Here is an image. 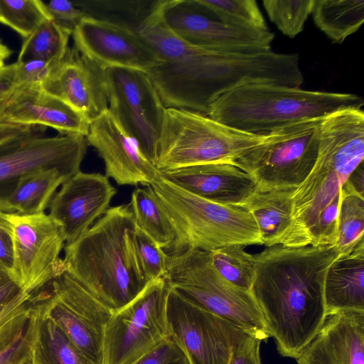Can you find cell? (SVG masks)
Returning a JSON list of instances; mask_svg holds the SVG:
<instances>
[{
	"label": "cell",
	"mask_w": 364,
	"mask_h": 364,
	"mask_svg": "<svg viewBox=\"0 0 364 364\" xmlns=\"http://www.w3.org/2000/svg\"><path fill=\"white\" fill-rule=\"evenodd\" d=\"M314 0H264L263 6L269 20L286 36L300 33L309 15Z\"/></svg>",
	"instance_id": "cell-36"
},
{
	"label": "cell",
	"mask_w": 364,
	"mask_h": 364,
	"mask_svg": "<svg viewBox=\"0 0 364 364\" xmlns=\"http://www.w3.org/2000/svg\"><path fill=\"white\" fill-rule=\"evenodd\" d=\"M166 321L168 336L189 364H228L233 350L247 335L228 321L188 301L171 287Z\"/></svg>",
	"instance_id": "cell-13"
},
{
	"label": "cell",
	"mask_w": 364,
	"mask_h": 364,
	"mask_svg": "<svg viewBox=\"0 0 364 364\" xmlns=\"http://www.w3.org/2000/svg\"><path fill=\"white\" fill-rule=\"evenodd\" d=\"M129 204L109 208L77 240L64 246L65 270L112 313L148 284L133 245Z\"/></svg>",
	"instance_id": "cell-4"
},
{
	"label": "cell",
	"mask_w": 364,
	"mask_h": 364,
	"mask_svg": "<svg viewBox=\"0 0 364 364\" xmlns=\"http://www.w3.org/2000/svg\"><path fill=\"white\" fill-rule=\"evenodd\" d=\"M13 265V245L7 229L0 222V267L9 274Z\"/></svg>",
	"instance_id": "cell-45"
},
{
	"label": "cell",
	"mask_w": 364,
	"mask_h": 364,
	"mask_svg": "<svg viewBox=\"0 0 364 364\" xmlns=\"http://www.w3.org/2000/svg\"><path fill=\"white\" fill-rule=\"evenodd\" d=\"M348 190L364 198V165L361 162L343 184Z\"/></svg>",
	"instance_id": "cell-47"
},
{
	"label": "cell",
	"mask_w": 364,
	"mask_h": 364,
	"mask_svg": "<svg viewBox=\"0 0 364 364\" xmlns=\"http://www.w3.org/2000/svg\"><path fill=\"white\" fill-rule=\"evenodd\" d=\"M132 239L135 254L146 281L150 282L164 277L167 271L169 255L138 227L133 232Z\"/></svg>",
	"instance_id": "cell-37"
},
{
	"label": "cell",
	"mask_w": 364,
	"mask_h": 364,
	"mask_svg": "<svg viewBox=\"0 0 364 364\" xmlns=\"http://www.w3.org/2000/svg\"><path fill=\"white\" fill-rule=\"evenodd\" d=\"M358 95L313 91L270 84H248L220 96L208 116L237 130L265 134L284 126L321 119L346 108H362Z\"/></svg>",
	"instance_id": "cell-5"
},
{
	"label": "cell",
	"mask_w": 364,
	"mask_h": 364,
	"mask_svg": "<svg viewBox=\"0 0 364 364\" xmlns=\"http://www.w3.org/2000/svg\"><path fill=\"white\" fill-rule=\"evenodd\" d=\"M105 165V176L118 185L148 186L160 176L137 141L108 109L90 125L86 136Z\"/></svg>",
	"instance_id": "cell-19"
},
{
	"label": "cell",
	"mask_w": 364,
	"mask_h": 364,
	"mask_svg": "<svg viewBox=\"0 0 364 364\" xmlns=\"http://www.w3.org/2000/svg\"><path fill=\"white\" fill-rule=\"evenodd\" d=\"M21 291L9 272L0 267V306L11 301Z\"/></svg>",
	"instance_id": "cell-46"
},
{
	"label": "cell",
	"mask_w": 364,
	"mask_h": 364,
	"mask_svg": "<svg viewBox=\"0 0 364 364\" xmlns=\"http://www.w3.org/2000/svg\"><path fill=\"white\" fill-rule=\"evenodd\" d=\"M29 356L30 348L26 330L22 336L0 353V364H21Z\"/></svg>",
	"instance_id": "cell-43"
},
{
	"label": "cell",
	"mask_w": 364,
	"mask_h": 364,
	"mask_svg": "<svg viewBox=\"0 0 364 364\" xmlns=\"http://www.w3.org/2000/svg\"><path fill=\"white\" fill-rule=\"evenodd\" d=\"M13 245L10 277L23 291L35 294L65 270L60 257L65 240L60 225L49 214L0 212Z\"/></svg>",
	"instance_id": "cell-12"
},
{
	"label": "cell",
	"mask_w": 364,
	"mask_h": 364,
	"mask_svg": "<svg viewBox=\"0 0 364 364\" xmlns=\"http://www.w3.org/2000/svg\"><path fill=\"white\" fill-rule=\"evenodd\" d=\"M341 255L336 245H275L253 255L251 291L281 355L296 359L320 330L325 277Z\"/></svg>",
	"instance_id": "cell-2"
},
{
	"label": "cell",
	"mask_w": 364,
	"mask_h": 364,
	"mask_svg": "<svg viewBox=\"0 0 364 364\" xmlns=\"http://www.w3.org/2000/svg\"><path fill=\"white\" fill-rule=\"evenodd\" d=\"M21 364H33L32 363V360L29 356V358H28L23 363H22Z\"/></svg>",
	"instance_id": "cell-49"
},
{
	"label": "cell",
	"mask_w": 364,
	"mask_h": 364,
	"mask_svg": "<svg viewBox=\"0 0 364 364\" xmlns=\"http://www.w3.org/2000/svg\"><path fill=\"white\" fill-rule=\"evenodd\" d=\"M364 112L346 108L321 120L316 162L292 196V225L282 245H335L340 193L363 161Z\"/></svg>",
	"instance_id": "cell-3"
},
{
	"label": "cell",
	"mask_w": 364,
	"mask_h": 364,
	"mask_svg": "<svg viewBox=\"0 0 364 364\" xmlns=\"http://www.w3.org/2000/svg\"><path fill=\"white\" fill-rule=\"evenodd\" d=\"M2 122L52 127L62 135L88 134L90 122L67 103L41 87L19 85L3 112Z\"/></svg>",
	"instance_id": "cell-23"
},
{
	"label": "cell",
	"mask_w": 364,
	"mask_h": 364,
	"mask_svg": "<svg viewBox=\"0 0 364 364\" xmlns=\"http://www.w3.org/2000/svg\"><path fill=\"white\" fill-rule=\"evenodd\" d=\"M322 119L299 121L269 132L233 165L249 174L259 188H296L316 162Z\"/></svg>",
	"instance_id": "cell-9"
},
{
	"label": "cell",
	"mask_w": 364,
	"mask_h": 364,
	"mask_svg": "<svg viewBox=\"0 0 364 364\" xmlns=\"http://www.w3.org/2000/svg\"><path fill=\"white\" fill-rule=\"evenodd\" d=\"M261 342L256 337L247 335L233 350L228 364H262Z\"/></svg>",
	"instance_id": "cell-41"
},
{
	"label": "cell",
	"mask_w": 364,
	"mask_h": 364,
	"mask_svg": "<svg viewBox=\"0 0 364 364\" xmlns=\"http://www.w3.org/2000/svg\"><path fill=\"white\" fill-rule=\"evenodd\" d=\"M157 1L80 0L73 2L87 16L112 23L136 33L138 27L154 11Z\"/></svg>",
	"instance_id": "cell-30"
},
{
	"label": "cell",
	"mask_w": 364,
	"mask_h": 364,
	"mask_svg": "<svg viewBox=\"0 0 364 364\" xmlns=\"http://www.w3.org/2000/svg\"><path fill=\"white\" fill-rule=\"evenodd\" d=\"M47 127L0 122V144L30 134L44 135Z\"/></svg>",
	"instance_id": "cell-44"
},
{
	"label": "cell",
	"mask_w": 364,
	"mask_h": 364,
	"mask_svg": "<svg viewBox=\"0 0 364 364\" xmlns=\"http://www.w3.org/2000/svg\"><path fill=\"white\" fill-rule=\"evenodd\" d=\"M215 270L231 284L251 291L255 278L253 255L243 246L230 245L208 252Z\"/></svg>",
	"instance_id": "cell-33"
},
{
	"label": "cell",
	"mask_w": 364,
	"mask_h": 364,
	"mask_svg": "<svg viewBox=\"0 0 364 364\" xmlns=\"http://www.w3.org/2000/svg\"><path fill=\"white\" fill-rule=\"evenodd\" d=\"M211 16L224 23L247 28L268 31L255 0H196Z\"/></svg>",
	"instance_id": "cell-34"
},
{
	"label": "cell",
	"mask_w": 364,
	"mask_h": 364,
	"mask_svg": "<svg viewBox=\"0 0 364 364\" xmlns=\"http://www.w3.org/2000/svg\"><path fill=\"white\" fill-rule=\"evenodd\" d=\"M266 136L230 127L198 112L166 108L155 166L165 171L210 163L233 165Z\"/></svg>",
	"instance_id": "cell-7"
},
{
	"label": "cell",
	"mask_w": 364,
	"mask_h": 364,
	"mask_svg": "<svg viewBox=\"0 0 364 364\" xmlns=\"http://www.w3.org/2000/svg\"><path fill=\"white\" fill-rule=\"evenodd\" d=\"M132 364H189L176 343L168 336Z\"/></svg>",
	"instance_id": "cell-40"
},
{
	"label": "cell",
	"mask_w": 364,
	"mask_h": 364,
	"mask_svg": "<svg viewBox=\"0 0 364 364\" xmlns=\"http://www.w3.org/2000/svg\"><path fill=\"white\" fill-rule=\"evenodd\" d=\"M295 188L261 189L257 187L244 203L259 227L263 245H282L292 225V196Z\"/></svg>",
	"instance_id": "cell-26"
},
{
	"label": "cell",
	"mask_w": 364,
	"mask_h": 364,
	"mask_svg": "<svg viewBox=\"0 0 364 364\" xmlns=\"http://www.w3.org/2000/svg\"><path fill=\"white\" fill-rule=\"evenodd\" d=\"M323 293L326 315L343 311H364V239L329 267Z\"/></svg>",
	"instance_id": "cell-24"
},
{
	"label": "cell",
	"mask_w": 364,
	"mask_h": 364,
	"mask_svg": "<svg viewBox=\"0 0 364 364\" xmlns=\"http://www.w3.org/2000/svg\"><path fill=\"white\" fill-rule=\"evenodd\" d=\"M26 336L33 364H95L85 357L63 331L34 303Z\"/></svg>",
	"instance_id": "cell-25"
},
{
	"label": "cell",
	"mask_w": 364,
	"mask_h": 364,
	"mask_svg": "<svg viewBox=\"0 0 364 364\" xmlns=\"http://www.w3.org/2000/svg\"><path fill=\"white\" fill-rule=\"evenodd\" d=\"M315 25L335 43H342L364 21L363 0H314Z\"/></svg>",
	"instance_id": "cell-28"
},
{
	"label": "cell",
	"mask_w": 364,
	"mask_h": 364,
	"mask_svg": "<svg viewBox=\"0 0 364 364\" xmlns=\"http://www.w3.org/2000/svg\"><path fill=\"white\" fill-rule=\"evenodd\" d=\"M82 114L91 124L109 109L105 69L74 46L41 87Z\"/></svg>",
	"instance_id": "cell-20"
},
{
	"label": "cell",
	"mask_w": 364,
	"mask_h": 364,
	"mask_svg": "<svg viewBox=\"0 0 364 364\" xmlns=\"http://www.w3.org/2000/svg\"><path fill=\"white\" fill-rule=\"evenodd\" d=\"M59 63L38 59L16 62L18 86L41 87Z\"/></svg>",
	"instance_id": "cell-38"
},
{
	"label": "cell",
	"mask_w": 364,
	"mask_h": 364,
	"mask_svg": "<svg viewBox=\"0 0 364 364\" xmlns=\"http://www.w3.org/2000/svg\"><path fill=\"white\" fill-rule=\"evenodd\" d=\"M48 18H50L44 1L0 0V23L11 28L23 39Z\"/></svg>",
	"instance_id": "cell-35"
},
{
	"label": "cell",
	"mask_w": 364,
	"mask_h": 364,
	"mask_svg": "<svg viewBox=\"0 0 364 364\" xmlns=\"http://www.w3.org/2000/svg\"><path fill=\"white\" fill-rule=\"evenodd\" d=\"M82 135L30 134L0 144V202L20 178L43 168H58L70 177L79 171L87 151Z\"/></svg>",
	"instance_id": "cell-16"
},
{
	"label": "cell",
	"mask_w": 364,
	"mask_h": 364,
	"mask_svg": "<svg viewBox=\"0 0 364 364\" xmlns=\"http://www.w3.org/2000/svg\"><path fill=\"white\" fill-rule=\"evenodd\" d=\"M169 182L203 198L242 207L257 187L255 181L234 165L210 163L159 171Z\"/></svg>",
	"instance_id": "cell-21"
},
{
	"label": "cell",
	"mask_w": 364,
	"mask_h": 364,
	"mask_svg": "<svg viewBox=\"0 0 364 364\" xmlns=\"http://www.w3.org/2000/svg\"><path fill=\"white\" fill-rule=\"evenodd\" d=\"M49 17L63 28L73 33L87 14L69 0L44 2Z\"/></svg>",
	"instance_id": "cell-39"
},
{
	"label": "cell",
	"mask_w": 364,
	"mask_h": 364,
	"mask_svg": "<svg viewBox=\"0 0 364 364\" xmlns=\"http://www.w3.org/2000/svg\"><path fill=\"white\" fill-rule=\"evenodd\" d=\"M70 36L72 33L48 18L24 39L16 62L38 59L59 63L69 47Z\"/></svg>",
	"instance_id": "cell-31"
},
{
	"label": "cell",
	"mask_w": 364,
	"mask_h": 364,
	"mask_svg": "<svg viewBox=\"0 0 364 364\" xmlns=\"http://www.w3.org/2000/svg\"><path fill=\"white\" fill-rule=\"evenodd\" d=\"M70 178L58 168H43L25 175L0 202V212L21 215L44 213L57 188Z\"/></svg>",
	"instance_id": "cell-27"
},
{
	"label": "cell",
	"mask_w": 364,
	"mask_h": 364,
	"mask_svg": "<svg viewBox=\"0 0 364 364\" xmlns=\"http://www.w3.org/2000/svg\"><path fill=\"white\" fill-rule=\"evenodd\" d=\"M150 186L174 230L168 254L264 245L257 223L246 208L208 200L161 176Z\"/></svg>",
	"instance_id": "cell-6"
},
{
	"label": "cell",
	"mask_w": 364,
	"mask_h": 364,
	"mask_svg": "<svg viewBox=\"0 0 364 364\" xmlns=\"http://www.w3.org/2000/svg\"><path fill=\"white\" fill-rule=\"evenodd\" d=\"M11 54V50L0 40V67L4 65L5 60L9 58Z\"/></svg>",
	"instance_id": "cell-48"
},
{
	"label": "cell",
	"mask_w": 364,
	"mask_h": 364,
	"mask_svg": "<svg viewBox=\"0 0 364 364\" xmlns=\"http://www.w3.org/2000/svg\"><path fill=\"white\" fill-rule=\"evenodd\" d=\"M72 36L74 47L104 69L119 67L146 73L161 61L136 32L90 16L80 22Z\"/></svg>",
	"instance_id": "cell-17"
},
{
	"label": "cell",
	"mask_w": 364,
	"mask_h": 364,
	"mask_svg": "<svg viewBox=\"0 0 364 364\" xmlns=\"http://www.w3.org/2000/svg\"><path fill=\"white\" fill-rule=\"evenodd\" d=\"M109 112L156 164L165 107L146 73L112 67L105 69Z\"/></svg>",
	"instance_id": "cell-14"
},
{
	"label": "cell",
	"mask_w": 364,
	"mask_h": 364,
	"mask_svg": "<svg viewBox=\"0 0 364 364\" xmlns=\"http://www.w3.org/2000/svg\"><path fill=\"white\" fill-rule=\"evenodd\" d=\"M105 175L79 171L53 197L49 215L61 227L65 244L77 240L108 210L117 189Z\"/></svg>",
	"instance_id": "cell-18"
},
{
	"label": "cell",
	"mask_w": 364,
	"mask_h": 364,
	"mask_svg": "<svg viewBox=\"0 0 364 364\" xmlns=\"http://www.w3.org/2000/svg\"><path fill=\"white\" fill-rule=\"evenodd\" d=\"M136 227L159 247L168 250L174 240V230L150 185L136 188L129 203Z\"/></svg>",
	"instance_id": "cell-29"
},
{
	"label": "cell",
	"mask_w": 364,
	"mask_h": 364,
	"mask_svg": "<svg viewBox=\"0 0 364 364\" xmlns=\"http://www.w3.org/2000/svg\"><path fill=\"white\" fill-rule=\"evenodd\" d=\"M16 63L0 67V122L7 103L17 89Z\"/></svg>",
	"instance_id": "cell-42"
},
{
	"label": "cell",
	"mask_w": 364,
	"mask_h": 364,
	"mask_svg": "<svg viewBox=\"0 0 364 364\" xmlns=\"http://www.w3.org/2000/svg\"><path fill=\"white\" fill-rule=\"evenodd\" d=\"M364 198L342 185L338 215L336 246L342 255L352 251L363 239Z\"/></svg>",
	"instance_id": "cell-32"
},
{
	"label": "cell",
	"mask_w": 364,
	"mask_h": 364,
	"mask_svg": "<svg viewBox=\"0 0 364 364\" xmlns=\"http://www.w3.org/2000/svg\"><path fill=\"white\" fill-rule=\"evenodd\" d=\"M156 5L136 33L161 60L146 73L165 108L208 115L220 96L245 85L300 87L303 84L297 53H237L191 45L169 30Z\"/></svg>",
	"instance_id": "cell-1"
},
{
	"label": "cell",
	"mask_w": 364,
	"mask_h": 364,
	"mask_svg": "<svg viewBox=\"0 0 364 364\" xmlns=\"http://www.w3.org/2000/svg\"><path fill=\"white\" fill-rule=\"evenodd\" d=\"M168 255L164 277L181 296L228 321L247 335L261 341L270 337L252 291L222 277L213 267L208 252L188 249Z\"/></svg>",
	"instance_id": "cell-8"
},
{
	"label": "cell",
	"mask_w": 364,
	"mask_h": 364,
	"mask_svg": "<svg viewBox=\"0 0 364 364\" xmlns=\"http://www.w3.org/2000/svg\"><path fill=\"white\" fill-rule=\"evenodd\" d=\"M296 360L298 364H364V311L327 314Z\"/></svg>",
	"instance_id": "cell-22"
},
{
	"label": "cell",
	"mask_w": 364,
	"mask_h": 364,
	"mask_svg": "<svg viewBox=\"0 0 364 364\" xmlns=\"http://www.w3.org/2000/svg\"><path fill=\"white\" fill-rule=\"evenodd\" d=\"M171 286L164 277L150 282L107 324L102 364H132L168 336L166 303Z\"/></svg>",
	"instance_id": "cell-11"
},
{
	"label": "cell",
	"mask_w": 364,
	"mask_h": 364,
	"mask_svg": "<svg viewBox=\"0 0 364 364\" xmlns=\"http://www.w3.org/2000/svg\"><path fill=\"white\" fill-rule=\"evenodd\" d=\"M165 25L183 41L208 49L237 53L272 50L274 34L232 26L209 15L196 0H158Z\"/></svg>",
	"instance_id": "cell-15"
},
{
	"label": "cell",
	"mask_w": 364,
	"mask_h": 364,
	"mask_svg": "<svg viewBox=\"0 0 364 364\" xmlns=\"http://www.w3.org/2000/svg\"><path fill=\"white\" fill-rule=\"evenodd\" d=\"M34 294V303L89 360L102 364L105 328L112 311L66 270Z\"/></svg>",
	"instance_id": "cell-10"
}]
</instances>
